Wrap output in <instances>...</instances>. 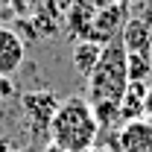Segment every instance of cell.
Segmentation results:
<instances>
[{
    "mask_svg": "<svg viewBox=\"0 0 152 152\" xmlns=\"http://www.w3.org/2000/svg\"><path fill=\"white\" fill-rule=\"evenodd\" d=\"M88 82V105L94 108V117L102 126H111L114 120H120V99L129 88V50L123 44V35H117L102 47V53L91 67V73L85 76Z\"/></svg>",
    "mask_w": 152,
    "mask_h": 152,
    "instance_id": "6da1fadb",
    "label": "cell"
},
{
    "mask_svg": "<svg viewBox=\"0 0 152 152\" xmlns=\"http://www.w3.org/2000/svg\"><path fill=\"white\" fill-rule=\"evenodd\" d=\"M126 0H70L64 23L76 41H94L105 47L123 32Z\"/></svg>",
    "mask_w": 152,
    "mask_h": 152,
    "instance_id": "7a4b0ae2",
    "label": "cell"
},
{
    "mask_svg": "<svg viewBox=\"0 0 152 152\" xmlns=\"http://www.w3.org/2000/svg\"><path fill=\"white\" fill-rule=\"evenodd\" d=\"M47 134H50V143L64 152H88L99 134V123H96L88 99H82V96L61 99L50 117Z\"/></svg>",
    "mask_w": 152,
    "mask_h": 152,
    "instance_id": "3957f363",
    "label": "cell"
},
{
    "mask_svg": "<svg viewBox=\"0 0 152 152\" xmlns=\"http://www.w3.org/2000/svg\"><path fill=\"white\" fill-rule=\"evenodd\" d=\"M114 152H152V123L143 117L126 120L117 132Z\"/></svg>",
    "mask_w": 152,
    "mask_h": 152,
    "instance_id": "277c9868",
    "label": "cell"
},
{
    "mask_svg": "<svg viewBox=\"0 0 152 152\" xmlns=\"http://www.w3.org/2000/svg\"><path fill=\"white\" fill-rule=\"evenodd\" d=\"M23 56H26V41L12 26H0V76H12L23 64Z\"/></svg>",
    "mask_w": 152,
    "mask_h": 152,
    "instance_id": "5b68a950",
    "label": "cell"
},
{
    "mask_svg": "<svg viewBox=\"0 0 152 152\" xmlns=\"http://www.w3.org/2000/svg\"><path fill=\"white\" fill-rule=\"evenodd\" d=\"M50 94H26L23 96V117L29 120V126H32V132H47V126H50V117H53V111H56L58 99L56 102H50V105H44L41 108V102L47 99Z\"/></svg>",
    "mask_w": 152,
    "mask_h": 152,
    "instance_id": "8992f818",
    "label": "cell"
},
{
    "mask_svg": "<svg viewBox=\"0 0 152 152\" xmlns=\"http://www.w3.org/2000/svg\"><path fill=\"white\" fill-rule=\"evenodd\" d=\"M99 53H102V47L94 44V41H76V44H73V67L82 76H88V73H91V67L96 64Z\"/></svg>",
    "mask_w": 152,
    "mask_h": 152,
    "instance_id": "52a82bcc",
    "label": "cell"
},
{
    "mask_svg": "<svg viewBox=\"0 0 152 152\" xmlns=\"http://www.w3.org/2000/svg\"><path fill=\"white\" fill-rule=\"evenodd\" d=\"M143 120H149V123H152V88L143 94Z\"/></svg>",
    "mask_w": 152,
    "mask_h": 152,
    "instance_id": "ba28073f",
    "label": "cell"
},
{
    "mask_svg": "<svg viewBox=\"0 0 152 152\" xmlns=\"http://www.w3.org/2000/svg\"><path fill=\"white\" fill-rule=\"evenodd\" d=\"M44 152H64V149H58V146H53V143H50V146H47Z\"/></svg>",
    "mask_w": 152,
    "mask_h": 152,
    "instance_id": "9c48e42d",
    "label": "cell"
},
{
    "mask_svg": "<svg viewBox=\"0 0 152 152\" xmlns=\"http://www.w3.org/2000/svg\"><path fill=\"white\" fill-rule=\"evenodd\" d=\"M88 152H111V149H96V146H91Z\"/></svg>",
    "mask_w": 152,
    "mask_h": 152,
    "instance_id": "30bf717a",
    "label": "cell"
}]
</instances>
